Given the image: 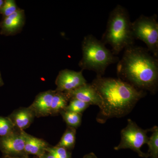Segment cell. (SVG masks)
<instances>
[{
	"label": "cell",
	"instance_id": "6da1fadb",
	"mask_svg": "<svg viewBox=\"0 0 158 158\" xmlns=\"http://www.w3.org/2000/svg\"><path fill=\"white\" fill-rule=\"evenodd\" d=\"M91 85L102 102L96 118L101 123H105L109 118L128 115L146 94L145 91L138 90L119 78L97 76Z\"/></svg>",
	"mask_w": 158,
	"mask_h": 158
},
{
	"label": "cell",
	"instance_id": "7a4b0ae2",
	"mask_svg": "<svg viewBox=\"0 0 158 158\" xmlns=\"http://www.w3.org/2000/svg\"><path fill=\"white\" fill-rule=\"evenodd\" d=\"M119 79L138 90L156 93L158 87V60L147 48L134 45L124 49L118 61Z\"/></svg>",
	"mask_w": 158,
	"mask_h": 158
},
{
	"label": "cell",
	"instance_id": "3957f363",
	"mask_svg": "<svg viewBox=\"0 0 158 158\" xmlns=\"http://www.w3.org/2000/svg\"><path fill=\"white\" fill-rule=\"evenodd\" d=\"M131 23L127 10L120 5H117L110 12L101 41L112 47L114 55L134 45Z\"/></svg>",
	"mask_w": 158,
	"mask_h": 158
},
{
	"label": "cell",
	"instance_id": "277c9868",
	"mask_svg": "<svg viewBox=\"0 0 158 158\" xmlns=\"http://www.w3.org/2000/svg\"><path fill=\"white\" fill-rule=\"evenodd\" d=\"M82 57L79 63L82 70L93 71L97 77H103L108 66L119 61L101 40L91 34L84 37L82 43Z\"/></svg>",
	"mask_w": 158,
	"mask_h": 158
},
{
	"label": "cell",
	"instance_id": "5b68a950",
	"mask_svg": "<svg viewBox=\"0 0 158 158\" xmlns=\"http://www.w3.org/2000/svg\"><path fill=\"white\" fill-rule=\"evenodd\" d=\"M134 38L143 41L147 49L158 58V22L157 16H147L142 15L131 23Z\"/></svg>",
	"mask_w": 158,
	"mask_h": 158
},
{
	"label": "cell",
	"instance_id": "8992f818",
	"mask_svg": "<svg viewBox=\"0 0 158 158\" xmlns=\"http://www.w3.org/2000/svg\"><path fill=\"white\" fill-rule=\"evenodd\" d=\"M151 131L149 129L144 130L138 126L131 119L127 120V124L121 131V141L118 145L114 148L115 150L129 148L135 152L141 157L147 158L148 154L141 151V147L147 144L149 138L147 133Z\"/></svg>",
	"mask_w": 158,
	"mask_h": 158
},
{
	"label": "cell",
	"instance_id": "52a82bcc",
	"mask_svg": "<svg viewBox=\"0 0 158 158\" xmlns=\"http://www.w3.org/2000/svg\"><path fill=\"white\" fill-rule=\"evenodd\" d=\"M0 149L7 156L27 157L25 152L23 136L19 130L0 138Z\"/></svg>",
	"mask_w": 158,
	"mask_h": 158
},
{
	"label": "cell",
	"instance_id": "ba28073f",
	"mask_svg": "<svg viewBox=\"0 0 158 158\" xmlns=\"http://www.w3.org/2000/svg\"><path fill=\"white\" fill-rule=\"evenodd\" d=\"M80 71L65 69L59 72L56 80V91H70L87 84V81Z\"/></svg>",
	"mask_w": 158,
	"mask_h": 158
},
{
	"label": "cell",
	"instance_id": "9c48e42d",
	"mask_svg": "<svg viewBox=\"0 0 158 158\" xmlns=\"http://www.w3.org/2000/svg\"><path fill=\"white\" fill-rule=\"evenodd\" d=\"M69 101L79 100L89 105H95L101 108L102 102L100 96L91 84H87L70 91H65Z\"/></svg>",
	"mask_w": 158,
	"mask_h": 158
},
{
	"label": "cell",
	"instance_id": "30bf717a",
	"mask_svg": "<svg viewBox=\"0 0 158 158\" xmlns=\"http://www.w3.org/2000/svg\"><path fill=\"white\" fill-rule=\"evenodd\" d=\"M25 21L24 11L19 9L11 15L4 18L1 25V34L6 35L17 34L22 29Z\"/></svg>",
	"mask_w": 158,
	"mask_h": 158
},
{
	"label": "cell",
	"instance_id": "8fae6325",
	"mask_svg": "<svg viewBox=\"0 0 158 158\" xmlns=\"http://www.w3.org/2000/svg\"><path fill=\"white\" fill-rule=\"evenodd\" d=\"M35 117V113L31 106L14 110L8 116L15 129L19 131H24L28 128L34 121Z\"/></svg>",
	"mask_w": 158,
	"mask_h": 158
},
{
	"label": "cell",
	"instance_id": "7c38bea8",
	"mask_svg": "<svg viewBox=\"0 0 158 158\" xmlns=\"http://www.w3.org/2000/svg\"><path fill=\"white\" fill-rule=\"evenodd\" d=\"M56 90H48L39 93L36 96L31 106L37 117L50 115L52 100Z\"/></svg>",
	"mask_w": 158,
	"mask_h": 158
},
{
	"label": "cell",
	"instance_id": "4fadbf2b",
	"mask_svg": "<svg viewBox=\"0 0 158 158\" xmlns=\"http://www.w3.org/2000/svg\"><path fill=\"white\" fill-rule=\"evenodd\" d=\"M21 131L24 139L25 152L27 156L32 155L39 158L46 152V149L49 146L46 141L31 135L25 131Z\"/></svg>",
	"mask_w": 158,
	"mask_h": 158
},
{
	"label": "cell",
	"instance_id": "5bb4252c",
	"mask_svg": "<svg viewBox=\"0 0 158 158\" xmlns=\"http://www.w3.org/2000/svg\"><path fill=\"white\" fill-rule=\"evenodd\" d=\"M68 102L69 101L64 92L56 90L52 100L50 115L55 116L60 113L67 106Z\"/></svg>",
	"mask_w": 158,
	"mask_h": 158
},
{
	"label": "cell",
	"instance_id": "9a60e30c",
	"mask_svg": "<svg viewBox=\"0 0 158 158\" xmlns=\"http://www.w3.org/2000/svg\"><path fill=\"white\" fill-rule=\"evenodd\" d=\"M76 135V129L68 127L56 146L64 148L67 150L72 149L75 145Z\"/></svg>",
	"mask_w": 158,
	"mask_h": 158
},
{
	"label": "cell",
	"instance_id": "2e32d148",
	"mask_svg": "<svg viewBox=\"0 0 158 158\" xmlns=\"http://www.w3.org/2000/svg\"><path fill=\"white\" fill-rule=\"evenodd\" d=\"M59 114H61L69 127L77 129L80 126L81 123L82 114L64 110L61 111Z\"/></svg>",
	"mask_w": 158,
	"mask_h": 158
},
{
	"label": "cell",
	"instance_id": "e0dca14e",
	"mask_svg": "<svg viewBox=\"0 0 158 158\" xmlns=\"http://www.w3.org/2000/svg\"><path fill=\"white\" fill-rule=\"evenodd\" d=\"M152 135L148 139V155L151 158H158V127L155 126L152 128Z\"/></svg>",
	"mask_w": 158,
	"mask_h": 158
},
{
	"label": "cell",
	"instance_id": "ac0fdd59",
	"mask_svg": "<svg viewBox=\"0 0 158 158\" xmlns=\"http://www.w3.org/2000/svg\"><path fill=\"white\" fill-rule=\"evenodd\" d=\"M69 102L64 110L82 114L89 106V104L79 100L73 99L69 101Z\"/></svg>",
	"mask_w": 158,
	"mask_h": 158
},
{
	"label": "cell",
	"instance_id": "d6986e66",
	"mask_svg": "<svg viewBox=\"0 0 158 158\" xmlns=\"http://www.w3.org/2000/svg\"><path fill=\"white\" fill-rule=\"evenodd\" d=\"M16 130L9 117L0 116V138L8 135Z\"/></svg>",
	"mask_w": 158,
	"mask_h": 158
},
{
	"label": "cell",
	"instance_id": "ffe728a7",
	"mask_svg": "<svg viewBox=\"0 0 158 158\" xmlns=\"http://www.w3.org/2000/svg\"><path fill=\"white\" fill-rule=\"evenodd\" d=\"M46 152L52 155L56 158H70V154L68 150L64 148L54 146L48 147L46 149Z\"/></svg>",
	"mask_w": 158,
	"mask_h": 158
},
{
	"label": "cell",
	"instance_id": "44dd1931",
	"mask_svg": "<svg viewBox=\"0 0 158 158\" xmlns=\"http://www.w3.org/2000/svg\"><path fill=\"white\" fill-rule=\"evenodd\" d=\"M15 1L14 0H6L4 2L1 14L4 18L8 17L18 10Z\"/></svg>",
	"mask_w": 158,
	"mask_h": 158
},
{
	"label": "cell",
	"instance_id": "7402d4cb",
	"mask_svg": "<svg viewBox=\"0 0 158 158\" xmlns=\"http://www.w3.org/2000/svg\"><path fill=\"white\" fill-rule=\"evenodd\" d=\"M39 158H56L48 152H46L44 154L41 156L39 157Z\"/></svg>",
	"mask_w": 158,
	"mask_h": 158
},
{
	"label": "cell",
	"instance_id": "603a6c76",
	"mask_svg": "<svg viewBox=\"0 0 158 158\" xmlns=\"http://www.w3.org/2000/svg\"><path fill=\"white\" fill-rule=\"evenodd\" d=\"M84 158H97V157L94 153H90L85 156Z\"/></svg>",
	"mask_w": 158,
	"mask_h": 158
},
{
	"label": "cell",
	"instance_id": "cb8c5ba5",
	"mask_svg": "<svg viewBox=\"0 0 158 158\" xmlns=\"http://www.w3.org/2000/svg\"><path fill=\"white\" fill-rule=\"evenodd\" d=\"M4 2H5V1L0 0V13H1V11H2L3 6H4Z\"/></svg>",
	"mask_w": 158,
	"mask_h": 158
},
{
	"label": "cell",
	"instance_id": "d4e9b609",
	"mask_svg": "<svg viewBox=\"0 0 158 158\" xmlns=\"http://www.w3.org/2000/svg\"><path fill=\"white\" fill-rule=\"evenodd\" d=\"M4 82H3L2 78V74L0 72V87H2L4 85Z\"/></svg>",
	"mask_w": 158,
	"mask_h": 158
},
{
	"label": "cell",
	"instance_id": "484cf974",
	"mask_svg": "<svg viewBox=\"0 0 158 158\" xmlns=\"http://www.w3.org/2000/svg\"><path fill=\"white\" fill-rule=\"evenodd\" d=\"M4 158H27L26 157H9L7 156L6 157Z\"/></svg>",
	"mask_w": 158,
	"mask_h": 158
}]
</instances>
